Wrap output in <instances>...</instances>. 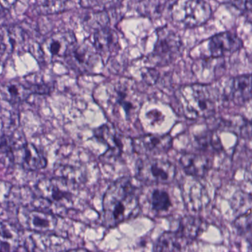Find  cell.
<instances>
[{
  "label": "cell",
  "instance_id": "cell-1",
  "mask_svg": "<svg viewBox=\"0 0 252 252\" xmlns=\"http://www.w3.org/2000/svg\"><path fill=\"white\" fill-rule=\"evenodd\" d=\"M104 89L103 99H97L110 119L118 125L134 124L142 106V95L133 83L121 78L100 85Z\"/></svg>",
  "mask_w": 252,
  "mask_h": 252
},
{
  "label": "cell",
  "instance_id": "cell-2",
  "mask_svg": "<svg viewBox=\"0 0 252 252\" xmlns=\"http://www.w3.org/2000/svg\"><path fill=\"white\" fill-rule=\"evenodd\" d=\"M140 212L137 189L128 178L114 182L103 199V220L107 228H114L136 217Z\"/></svg>",
  "mask_w": 252,
  "mask_h": 252
},
{
  "label": "cell",
  "instance_id": "cell-3",
  "mask_svg": "<svg viewBox=\"0 0 252 252\" xmlns=\"http://www.w3.org/2000/svg\"><path fill=\"white\" fill-rule=\"evenodd\" d=\"M175 96L184 115L189 119L207 118L216 113L219 93L211 86L205 84L182 86L176 90Z\"/></svg>",
  "mask_w": 252,
  "mask_h": 252
},
{
  "label": "cell",
  "instance_id": "cell-4",
  "mask_svg": "<svg viewBox=\"0 0 252 252\" xmlns=\"http://www.w3.org/2000/svg\"><path fill=\"white\" fill-rule=\"evenodd\" d=\"M170 11L173 22L185 28L203 25L212 15V8L208 2L194 0L174 1Z\"/></svg>",
  "mask_w": 252,
  "mask_h": 252
},
{
  "label": "cell",
  "instance_id": "cell-5",
  "mask_svg": "<svg viewBox=\"0 0 252 252\" xmlns=\"http://www.w3.org/2000/svg\"><path fill=\"white\" fill-rule=\"evenodd\" d=\"M176 166L167 160L146 158L136 166V178L146 184H169L176 179Z\"/></svg>",
  "mask_w": 252,
  "mask_h": 252
},
{
  "label": "cell",
  "instance_id": "cell-6",
  "mask_svg": "<svg viewBox=\"0 0 252 252\" xmlns=\"http://www.w3.org/2000/svg\"><path fill=\"white\" fill-rule=\"evenodd\" d=\"M75 182L64 177L46 179L37 186L43 199L50 204L63 208H69L73 204V186Z\"/></svg>",
  "mask_w": 252,
  "mask_h": 252
},
{
  "label": "cell",
  "instance_id": "cell-7",
  "mask_svg": "<svg viewBox=\"0 0 252 252\" xmlns=\"http://www.w3.org/2000/svg\"><path fill=\"white\" fill-rule=\"evenodd\" d=\"M180 37L169 29H160L154 50L149 56L151 63L157 66H166L173 62L180 53Z\"/></svg>",
  "mask_w": 252,
  "mask_h": 252
},
{
  "label": "cell",
  "instance_id": "cell-8",
  "mask_svg": "<svg viewBox=\"0 0 252 252\" xmlns=\"http://www.w3.org/2000/svg\"><path fill=\"white\" fill-rule=\"evenodd\" d=\"M76 46V37L73 32L59 31L49 36L43 41L41 50L47 59H66Z\"/></svg>",
  "mask_w": 252,
  "mask_h": 252
},
{
  "label": "cell",
  "instance_id": "cell-9",
  "mask_svg": "<svg viewBox=\"0 0 252 252\" xmlns=\"http://www.w3.org/2000/svg\"><path fill=\"white\" fill-rule=\"evenodd\" d=\"M19 220L23 227L36 233H47L56 229L58 220L56 216L41 210L22 208L19 212Z\"/></svg>",
  "mask_w": 252,
  "mask_h": 252
},
{
  "label": "cell",
  "instance_id": "cell-10",
  "mask_svg": "<svg viewBox=\"0 0 252 252\" xmlns=\"http://www.w3.org/2000/svg\"><path fill=\"white\" fill-rule=\"evenodd\" d=\"M132 148L140 155H154L166 153L173 146L169 135H145L132 139Z\"/></svg>",
  "mask_w": 252,
  "mask_h": 252
},
{
  "label": "cell",
  "instance_id": "cell-11",
  "mask_svg": "<svg viewBox=\"0 0 252 252\" xmlns=\"http://www.w3.org/2000/svg\"><path fill=\"white\" fill-rule=\"evenodd\" d=\"M99 56L93 44L83 42L75 47L72 53L66 58L68 65L81 73L91 72L95 67Z\"/></svg>",
  "mask_w": 252,
  "mask_h": 252
},
{
  "label": "cell",
  "instance_id": "cell-12",
  "mask_svg": "<svg viewBox=\"0 0 252 252\" xmlns=\"http://www.w3.org/2000/svg\"><path fill=\"white\" fill-rule=\"evenodd\" d=\"M94 136L109 148L107 152L102 156L103 161L115 160L121 156L124 152V141L114 124H106L100 126L94 130Z\"/></svg>",
  "mask_w": 252,
  "mask_h": 252
},
{
  "label": "cell",
  "instance_id": "cell-13",
  "mask_svg": "<svg viewBox=\"0 0 252 252\" xmlns=\"http://www.w3.org/2000/svg\"><path fill=\"white\" fill-rule=\"evenodd\" d=\"M243 46V41L238 36L231 32L220 33L212 37L208 41L210 57L220 59L230 56Z\"/></svg>",
  "mask_w": 252,
  "mask_h": 252
},
{
  "label": "cell",
  "instance_id": "cell-14",
  "mask_svg": "<svg viewBox=\"0 0 252 252\" xmlns=\"http://www.w3.org/2000/svg\"><path fill=\"white\" fill-rule=\"evenodd\" d=\"M11 154L24 169L29 171H37L47 167V158L32 144L25 143L17 146Z\"/></svg>",
  "mask_w": 252,
  "mask_h": 252
},
{
  "label": "cell",
  "instance_id": "cell-15",
  "mask_svg": "<svg viewBox=\"0 0 252 252\" xmlns=\"http://www.w3.org/2000/svg\"><path fill=\"white\" fill-rule=\"evenodd\" d=\"M93 45L102 59H109L119 49V36L116 31L106 27L95 31Z\"/></svg>",
  "mask_w": 252,
  "mask_h": 252
},
{
  "label": "cell",
  "instance_id": "cell-16",
  "mask_svg": "<svg viewBox=\"0 0 252 252\" xmlns=\"http://www.w3.org/2000/svg\"><path fill=\"white\" fill-rule=\"evenodd\" d=\"M181 167L188 176L202 178L207 175L212 167V161L204 154L187 152L179 159Z\"/></svg>",
  "mask_w": 252,
  "mask_h": 252
},
{
  "label": "cell",
  "instance_id": "cell-17",
  "mask_svg": "<svg viewBox=\"0 0 252 252\" xmlns=\"http://www.w3.org/2000/svg\"><path fill=\"white\" fill-rule=\"evenodd\" d=\"M226 97L236 105H241L252 99V74L232 78Z\"/></svg>",
  "mask_w": 252,
  "mask_h": 252
},
{
  "label": "cell",
  "instance_id": "cell-18",
  "mask_svg": "<svg viewBox=\"0 0 252 252\" xmlns=\"http://www.w3.org/2000/svg\"><path fill=\"white\" fill-rule=\"evenodd\" d=\"M189 243L177 232H166L156 242L154 252H184Z\"/></svg>",
  "mask_w": 252,
  "mask_h": 252
},
{
  "label": "cell",
  "instance_id": "cell-19",
  "mask_svg": "<svg viewBox=\"0 0 252 252\" xmlns=\"http://www.w3.org/2000/svg\"><path fill=\"white\" fill-rule=\"evenodd\" d=\"M32 92L28 83L11 81L0 87L1 97L11 104L20 103L29 98Z\"/></svg>",
  "mask_w": 252,
  "mask_h": 252
},
{
  "label": "cell",
  "instance_id": "cell-20",
  "mask_svg": "<svg viewBox=\"0 0 252 252\" xmlns=\"http://www.w3.org/2000/svg\"><path fill=\"white\" fill-rule=\"evenodd\" d=\"M204 228L205 223L201 218L187 216L180 220L176 231L190 244L204 232Z\"/></svg>",
  "mask_w": 252,
  "mask_h": 252
},
{
  "label": "cell",
  "instance_id": "cell-21",
  "mask_svg": "<svg viewBox=\"0 0 252 252\" xmlns=\"http://www.w3.org/2000/svg\"><path fill=\"white\" fill-rule=\"evenodd\" d=\"M171 197L167 190L164 189H154L150 197V205L151 210L157 216H163L168 214L173 208Z\"/></svg>",
  "mask_w": 252,
  "mask_h": 252
},
{
  "label": "cell",
  "instance_id": "cell-22",
  "mask_svg": "<svg viewBox=\"0 0 252 252\" xmlns=\"http://www.w3.org/2000/svg\"><path fill=\"white\" fill-rule=\"evenodd\" d=\"M167 3V1H140L138 5V10L148 17H158L162 13Z\"/></svg>",
  "mask_w": 252,
  "mask_h": 252
},
{
  "label": "cell",
  "instance_id": "cell-23",
  "mask_svg": "<svg viewBox=\"0 0 252 252\" xmlns=\"http://www.w3.org/2000/svg\"><path fill=\"white\" fill-rule=\"evenodd\" d=\"M67 1H40L36 9L40 13L49 14V13H60L68 9Z\"/></svg>",
  "mask_w": 252,
  "mask_h": 252
},
{
  "label": "cell",
  "instance_id": "cell-24",
  "mask_svg": "<svg viewBox=\"0 0 252 252\" xmlns=\"http://www.w3.org/2000/svg\"><path fill=\"white\" fill-rule=\"evenodd\" d=\"M108 21L109 19H108L107 14L103 12L90 14L87 17V25H90L92 28H94L96 31L106 28Z\"/></svg>",
  "mask_w": 252,
  "mask_h": 252
},
{
  "label": "cell",
  "instance_id": "cell-25",
  "mask_svg": "<svg viewBox=\"0 0 252 252\" xmlns=\"http://www.w3.org/2000/svg\"><path fill=\"white\" fill-rule=\"evenodd\" d=\"M235 226L243 235L252 238V215H244L235 221Z\"/></svg>",
  "mask_w": 252,
  "mask_h": 252
},
{
  "label": "cell",
  "instance_id": "cell-26",
  "mask_svg": "<svg viewBox=\"0 0 252 252\" xmlns=\"http://www.w3.org/2000/svg\"><path fill=\"white\" fill-rule=\"evenodd\" d=\"M120 3V1H82L80 4L84 7H92L94 9L97 8V10H101L106 7H115V4Z\"/></svg>",
  "mask_w": 252,
  "mask_h": 252
},
{
  "label": "cell",
  "instance_id": "cell-27",
  "mask_svg": "<svg viewBox=\"0 0 252 252\" xmlns=\"http://www.w3.org/2000/svg\"><path fill=\"white\" fill-rule=\"evenodd\" d=\"M17 146L10 136H0V154L12 153Z\"/></svg>",
  "mask_w": 252,
  "mask_h": 252
},
{
  "label": "cell",
  "instance_id": "cell-28",
  "mask_svg": "<svg viewBox=\"0 0 252 252\" xmlns=\"http://www.w3.org/2000/svg\"><path fill=\"white\" fill-rule=\"evenodd\" d=\"M142 77H143V79L145 80V82H147V84H154L158 78V73L155 70L150 68V69H147L145 72H143Z\"/></svg>",
  "mask_w": 252,
  "mask_h": 252
},
{
  "label": "cell",
  "instance_id": "cell-29",
  "mask_svg": "<svg viewBox=\"0 0 252 252\" xmlns=\"http://www.w3.org/2000/svg\"><path fill=\"white\" fill-rule=\"evenodd\" d=\"M232 4H233L235 7L241 9V10H248V11L252 12V1H232Z\"/></svg>",
  "mask_w": 252,
  "mask_h": 252
},
{
  "label": "cell",
  "instance_id": "cell-30",
  "mask_svg": "<svg viewBox=\"0 0 252 252\" xmlns=\"http://www.w3.org/2000/svg\"></svg>",
  "mask_w": 252,
  "mask_h": 252
}]
</instances>
